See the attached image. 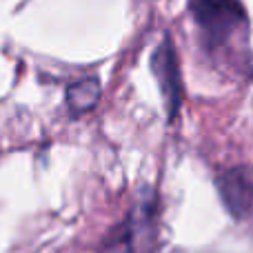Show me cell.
I'll return each mask as SVG.
<instances>
[{"mask_svg": "<svg viewBox=\"0 0 253 253\" xmlns=\"http://www.w3.org/2000/svg\"><path fill=\"white\" fill-rule=\"evenodd\" d=\"M156 242V198L147 193L105 238L100 253H151Z\"/></svg>", "mask_w": 253, "mask_h": 253, "instance_id": "cell-1", "label": "cell"}, {"mask_svg": "<svg viewBox=\"0 0 253 253\" xmlns=\"http://www.w3.org/2000/svg\"><path fill=\"white\" fill-rule=\"evenodd\" d=\"M198 27L213 40H227L247 20L240 0H189Z\"/></svg>", "mask_w": 253, "mask_h": 253, "instance_id": "cell-2", "label": "cell"}, {"mask_svg": "<svg viewBox=\"0 0 253 253\" xmlns=\"http://www.w3.org/2000/svg\"><path fill=\"white\" fill-rule=\"evenodd\" d=\"M224 209L231 218L247 220L253 215V167H229L215 178Z\"/></svg>", "mask_w": 253, "mask_h": 253, "instance_id": "cell-3", "label": "cell"}, {"mask_svg": "<svg viewBox=\"0 0 253 253\" xmlns=\"http://www.w3.org/2000/svg\"><path fill=\"white\" fill-rule=\"evenodd\" d=\"M151 71L156 76L158 84H160L165 105L171 116L178 114L180 102H182V78H180V67L178 56H175V47L171 36H165L162 42L151 56Z\"/></svg>", "mask_w": 253, "mask_h": 253, "instance_id": "cell-4", "label": "cell"}, {"mask_svg": "<svg viewBox=\"0 0 253 253\" xmlns=\"http://www.w3.org/2000/svg\"><path fill=\"white\" fill-rule=\"evenodd\" d=\"M100 100V83L96 78H83L67 89V105L74 114H87Z\"/></svg>", "mask_w": 253, "mask_h": 253, "instance_id": "cell-5", "label": "cell"}]
</instances>
